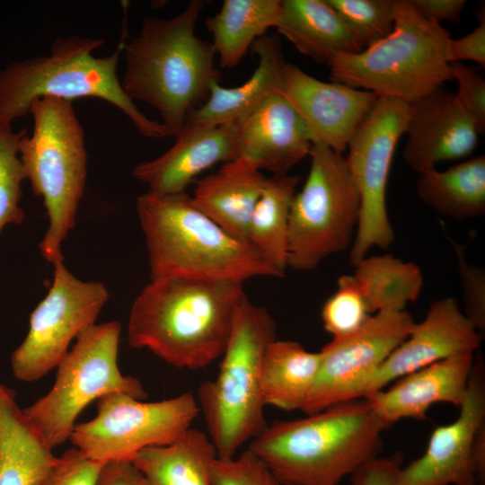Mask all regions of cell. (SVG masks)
Instances as JSON below:
<instances>
[{"label":"cell","instance_id":"6da1fadb","mask_svg":"<svg viewBox=\"0 0 485 485\" xmlns=\"http://www.w3.org/2000/svg\"><path fill=\"white\" fill-rule=\"evenodd\" d=\"M241 282L163 277L136 297L127 337L169 365L196 370L219 358L237 310L247 297Z\"/></svg>","mask_w":485,"mask_h":485},{"label":"cell","instance_id":"7a4b0ae2","mask_svg":"<svg viewBox=\"0 0 485 485\" xmlns=\"http://www.w3.org/2000/svg\"><path fill=\"white\" fill-rule=\"evenodd\" d=\"M204 5L192 0L173 17H147L139 34L124 42L121 86L132 101L158 111L170 137L181 131L207 99L210 85L219 82L213 44L196 34Z\"/></svg>","mask_w":485,"mask_h":485},{"label":"cell","instance_id":"3957f363","mask_svg":"<svg viewBox=\"0 0 485 485\" xmlns=\"http://www.w3.org/2000/svg\"><path fill=\"white\" fill-rule=\"evenodd\" d=\"M388 428L360 398L268 424L247 449L281 485H339L379 455Z\"/></svg>","mask_w":485,"mask_h":485},{"label":"cell","instance_id":"277c9868","mask_svg":"<svg viewBox=\"0 0 485 485\" xmlns=\"http://www.w3.org/2000/svg\"><path fill=\"white\" fill-rule=\"evenodd\" d=\"M146 238L150 279L181 277L243 283L279 278L248 241L237 239L208 217L186 192L146 191L137 198Z\"/></svg>","mask_w":485,"mask_h":485},{"label":"cell","instance_id":"5b68a950","mask_svg":"<svg viewBox=\"0 0 485 485\" xmlns=\"http://www.w3.org/2000/svg\"><path fill=\"white\" fill-rule=\"evenodd\" d=\"M104 43L103 39L77 35L58 38L48 55L14 61L0 69V118L12 123L29 114L32 101L41 97L71 101L91 97L120 110L145 137H170L163 124L146 117L121 86L117 66L124 41L111 54L94 57Z\"/></svg>","mask_w":485,"mask_h":485},{"label":"cell","instance_id":"8992f818","mask_svg":"<svg viewBox=\"0 0 485 485\" xmlns=\"http://www.w3.org/2000/svg\"><path fill=\"white\" fill-rule=\"evenodd\" d=\"M451 39L440 23L425 18L411 0H395L392 31L358 53L337 55L331 79L410 104L452 80Z\"/></svg>","mask_w":485,"mask_h":485},{"label":"cell","instance_id":"52a82bcc","mask_svg":"<svg viewBox=\"0 0 485 485\" xmlns=\"http://www.w3.org/2000/svg\"><path fill=\"white\" fill-rule=\"evenodd\" d=\"M274 340L273 318L246 297L235 314L216 378L202 383L196 396L218 458L235 456L268 425L260 369L266 348Z\"/></svg>","mask_w":485,"mask_h":485},{"label":"cell","instance_id":"ba28073f","mask_svg":"<svg viewBox=\"0 0 485 485\" xmlns=\"http://www.w3.org/2000/svg\"><path fill=\"white\" fill-rule=\"evenodd\" d=\"M31 135L19 143V158L33 193L41 197L48 227L39 247L54 265L64 261L62 243L75 227L87 177L84 128L71 101L41 97L32 101Z\"/></svg>","mask_w":485,"mask_h":485},{"label":"cell","instance_id":"9c48e42d","mask_svg":"<svg viewBox=\"0 0 485 485\" xmlns=\"http://www.w3.org/2000/svg\"><path fill=\"white\" fill-rule=\"evenodd\" d=\"M120 333L117 321L84 330L57 365L51 389L23 409L52 449L70 439L76 419L91 402L111 393L147 398L141 382L119 368Z\"/></svg>","mask_w":485,"mask_h":485},{"label":"cell","instance_id":"30bf717a","mask_svg":"<svg viewBox=\"0 0 485 485\" xmlns=\"http://www.w3.org/2000/svg\"><path fill=\"white\" fill-rule=\"evenodd\" d=\"M306 181L290 208L287 268L311 271L328 257L351 246L360 198L345 156L313 145Z\"/></svg>","mask_w":485,"mask_h":485},{"label":"cell","instance_id":"8fae6325","mask_svg":"<svg viewBox=\"0 0 485 485\" xmlns=\"http://www.w3.org/2000/svg\"><path fill=\"white\" fill-rule=\"evenodd\" d=\"M409 116L410 104L379 97L348 145L345 160L360 198L359 219L349 253L353 267L372 248L387 249L394 242L386 190L392 156Z\"/></svg>","mask_w":485,"mask_h":485},{"label":"cell","instance_id":"7c38bea8","mask_svg":"<svg viewBox=\"0 0 485 485\" xmlns=\"http://www.w3.org/2000/svg\"><path fill=\"white\" fill-rule=\"evenodd\" d=\"M97 401L95 417L76 424L69 440L89 458L103 463L130 461L142 449L176 441L199 414L190 392L158 401L111 393Z\"/></svg>","mask_w":485,"mask_h":485},{"label":"cell","instance_id":"4fadbf2b","mask_svg":"<svg viewBox=\"0 0 485 485\" xmlns=\"http://www.w3.org/2000/svg\"><path fill=\"white\" fill-rule=\"evenodd\" d=\"M53 268L48 292L31 312L28 333L10 357L13 375L21 382H36L57 368L72 340L95 324L109 298L102 283L80 280L64 261Z\"/></svg>","mask_w":485,"mask_h":485},{"label":"cell","instance_id":"5bb4252c","mask_svg":"<svg viewBox=\"0 0 485 485\" xmlns=\"http://www.w3.org/2000/svg\"><path fill=\"white\" fill-rule=\"evenodd\" d=\"M414 323L406 310L377 312L355 332L332 338L320 350L317 375L301 411L313 414L364 398L381 366L406 340Z\"/></svg>","mask_w":485,"mask_h":485},{"label":"cell","instance_id":"9a60e30c","mask_svg":"<svg viewBox=\"0 0 485 485\" xmlns=\"http://www.w3.org/2000/svg\"><path fill=\"white\" fill-rule=\"evenodd\" d=\"M453 422L436 427L425 453L402 467L400 485H484L485 366L475 357L465 400Z\"/></svg>","mask_w":485,"mask_h":485},{"label":"cell","instance_id":"2e32d148","mask_svg":"<svg viewBox=\"0 0 485 485\" xmlns=\"http://www.w3.org/2000/svg\"><path fill=\"white\" fill-rule=\"evenodd\" d=\"M281 93L305 123L313 145L343 153L378 100L369 91L318 80L286 63Z\"/></svg>","mask_w":485,"mask_h":485},{"label":"cell","instance_id":"e0dca14e","mask_svg":"<svg viewBox=\"0 0 485 485\" xmlns=\"http://www.w3.org/2000/svg\"><path fill=\"white\" fill-rule=\"evenodd\" d=\"M482 339L483 335L454 297L436 299L429 305L425 318L414 323L406 340L381 366L365 396L428 365L454 356L474 354Z\"/></svg>","mask_w":485,"mask_h":485},{"label":"cell","instance_id":"ac0fdd59","mask_svg":"<svg viewBox=\"0 0 485 485\" xmlns=\"http://www.w3.org/2000/svg\"><path fill=\"white\" fill-rule=\"evenodd\" d=\"M405 133L403 159L418 173L469 156L481 134L455 94L442 87L410 104Z\"/></svg>","mask_w":485,"mask_h":485},{"label":"cell","instance_id":"d6986e66","mask_svg":"<svg viewBox=\"0 0 485 485\" xmlns=\"http://www.w3.org/2000/svg\"><path fill=\"white\" fill-rule=\"evenodd\" d=\"M241 124L232 121L214 127L185 125L165 153L137 164L132 174L148 186L149 192H185L196 176L217 163H226L240 155Z\"/></svg>","mask_w":485,"mask_h":485},{"label":"cell","instance_id":"ffe728a7","mask_svg":"<svg viewBox=\"0 0 485 485\" xmlns=\"http://www.w3.org/2000/svg\"><path fill=\"white\" fill-rule=\"evenodd\" d=\"M474 358V354H463L436 362L364 398L388 427L403 419H425L436 403L460 408L466 397Z\"/></svg>","mask_w":485,"mask_h":485},{"label":"cell","instance_id":"44dd1931","mask_svg":"<svg viewBox=\"0 0 485 485\" xmlns=\"http://www.w3.org/2000/svg\"><path fill=\"white\" fill-rule=\"evenodd\" d=\"M240 155L272 175L287 174L313 146L307 127L281 93L264 100L241 124Z\"/></svg>","mask_w":485,"mask_h":485},{"label":"cell","instance_id":"7402d4cb","mask_svg":"<svg viewBox=\"0 0 485 485\" xmlns=\"http://www.w3.org/2000/svg\"><path fill=\"white\" fill-rule=\"evenodd\" d=\"M251 47L259 57L251 76L235 87L213 83L207 99L191 112L185 125L214 127L242 122L269 96L281 93L286 62L278 39L275 35L263 36Z\"/></svg>","mask_w":485,"mask_h":485},{"label":"cell","instance_id":"603a6c76","mask_svg":"<svg viewBox=\"0 0 485 485\" xmlns=\"http://www.w3.org/2000/svg\"><path fill=\"white\" fill-rule=\"evenodd\" d=\"M266 180L256 165L238 156L198 180L191 197L229 234L248 241L251 216Z\"/></svg>","mask_w":485,"mask_h":485},{"label":"cell","instance_id":"cb8c5ba5","mask_svg":"<svg viewBox=\"0 0 485 485\" xmlns=\"http://www.w3.org/2000/svg\"><path fill=\"white\" fill-rule=\"evenodd\" d=\"M0 381V485H45L58 457Z\"/></svg>","mask_w":485,"mask_h":485},{"label":"cell","instance_id":"d4e9b609","mask_svg":"<svg viewBox=\"0 0 485 485\" xmlns=\"http://www.w3.org/2000/svg\"><path fill=\"white\" fill-rule=\"evenodd\" d=\"M277 30L301 54L329 64L337 55L366 48L326 0H282Z\"/></svg>","mask_w":485,"mask_h":485},{"label":"cell","instance_id":"484cf974","mask_svg":"<svg viewBox=\"0 0 485 485\" xmlns=\"http://www.w3.org/2000/svg\"><path fill=\"white\" fill-rule=\"evenodd\" d=\"M216 457L208 435L191 427L176 441L142 449L130 461L140 473L139 485H212Z\"/></svg>","mask_w":485,"mask_h":485},{"label":"cell","instance_id":"4316f807","mask_svg":"<svg viewBox=\"0 0 485 485\" xmlns=\"http://www.w3.org/2000/svg\"><path fill=\"white\" fill-rule=\"evenodd\" d=\"M321 353L293 340H272L264 352L260 388L265 405L301 410L314 383Z\"/></svg>","mask_w":485,"mask_h":485},{"label":"cell","instance_id":"83f0119b","mask_svg":"<svg viewBox=\"0 0 485 485\" xmlns=\"http://www.w3.org/2000/svg\"><path fill=\"white\" fill-rule=\"evenodd\" d=\"M416 194L427 206L450 218L463 220L485 214V156L472 157L445 171L419 173Z\"/></svg>","mask_w":485,"mask_h":485},{"label":"cell","instance_id":"f1b7e54d","mask_svg":"<svg viewBox=\"0 0 485 485\" xmlns=\"http://www.w3.org/2000/svg\"><path fill=\"white\" fill-rule=\"evenodd\" d=\"M280 13V0H225L205 22L221 66H236L258 39L277 27Z\"/></svg>","mask_w":485,"mask_h":485},{"label":"cell","instance_id":"f546056e","mask_svg":"<svg viewBox=\"0 0 485 485\" xmlns=\"http://www.w3.org/2000/svg\"><path fill=\"white\" fill-rule=\"evenodd\" d=\"M299 181L297 175L267 177L250 220L248 241L279 278L287 269L289 214Z\"/></svg>","mask_w":485,"mask_h":485},{"label":"cell","instance_id":"4dcf8cb0","mask_svg":"<svg viewBox=\"0 0 485 485\" xmlns=\"http://www.w3.org/2000/svg\"><path fill=\"white\" fill-rule=\"evenodd\" d=\"M352 274L368 312H399L415 302L424 286L419 267L392 255L366 256Z\"/></svg>","mask_w":485,"mask_h":485},{"label":"cell","instance_id":"1f68e13d","mask_svg":"<svg viewBox=\"0 0 485 485\" xmlns=\"http://www.w3.org/2000/svg\"><path fill=\"white\" fill-rule=\"evenodd\" d=\"M26 133V128L15 132L11 122L0 118V233L5 225H20L24 220L20 201L25 175L19 158V143Z\"/></svg>","mask_w":485,"mask_h":485},{"label":"cell","instance_id":"d6a6232c","mask_svg":"<svg viewBox=\"0 0 485 485\" xmlns=\"http://www.w3.org/2000/svg\"><path fill=\"white\" fill-rule=\"evenodd\" d=\"M365 47L385 38L393 28L395 0H326Z\"/></svg>","mask_w":485,"mask_h":485},{"label":"cell","instance_id":"836d02e7","mask_svg":"<svg viewBox=\"0 0 485 485\" xmlns=\"http://www.w3.org/2000/svg\"><path fill=\"white\" fill-rule=\"evenodd\" d=\"M366 302L351 275L338 278L336 291L322 310V324L332 338H340L357 331L369 318Z\"/></svg>","mask_w":485,"mask_h":485},{"label":"cell","instance_id":"e575fe53","mask_svg":"<svg viewBox=\"0 0 485 485\" xmlns=\"http://www.w3.org/2000/svg\"><path fill=\"white\" fill-rule=\"evenodd\" d=\"M212 485H281L268 467L249 449L211 464Z\"/></svg>","mask_w":485,"mask_h":485},{"label":"cell","instance_id":"d590c367","mask_svg":"<svg viewBox=\"0 0 485 485\" xmlns=\"http://www.w3.org/2000/svg\"><path fill=\"white\" fill-rule=\"evenodd\" d=\"M453 247L463 296V313L483 335L485 331V270L470 264L465 245L448 238Z\"/></svg>","mask_w":485,"mask_h":485},{"label":"cell","instance_id":"8d00e7d4","mask_svg":"<svg viewBox=\"0 0 485 485\" xmlns=\"http://www.w3.org/2000/svg\"><path fill=\"white\" fill-rule=\"evenodd\" d=\"M450 73L457 83L456 99L482 134L485 130V80L482 75L462 62L450 63Z\"/></svg>","mask_w":485,"mask_h":485},{"label":"cell","instance_id":"74e56055","mask_svg":"<svg viewBox=\"0 0 485 485\" xmlns=\"http://www.w3.org/2000/svg\"><path fill=\"white\" fill-rule=\"evenodd\" d=\"M104 463L72 447L58 457L45 485H98Z\"/></svg>","mask_w":485,"mask_h":485},{"label":"cell","instance_id":"f35d334b","mask_svg":"<svg viewBox=\"0 0 485 485\" xmlns=\"http://www.w3.org/2000/svg\"><path fill=\"white\" fill-rule=\"evenodd\" d=\"M402 463L401 453L371 458L350 475L351 485H400Z\"/></svg>","mask_w":485,"mask_h":485},{"label":"cell","instance_id":"ab89813d","mask_svg":"<svg viewBox=\"0 0 485 485\" xmlns=\"http://www.w3.org/2000/svg\"><path fill=\"white\" fill-rule=\"evenodd\" d=\"M480 24L472 31L459 39H450L447 44L449 63L472 60L485 66V16L480 11Z\"/></svg>","mask_w":485,"mask_h":485},{"label":"cell","instance_id":"60d3db41","mask_svg":"<svg viewBox=\"0 0 485 485\" xmlns=\"http://www.w3.org/2000/svg\"><path fill=\"white\" fill-rule=\"evenodd\" d=\"M418 11L427 19L436 22H457L465 0H411Z\"/></svg>","mask_w":485,"mask_h":485},{"label":"cell","instance_id":"b9f144b4","mask_svg":"<svg viewBox=\"0 0 485 485\" xmlns=\"http://www.w3.org/2000/svg\"><path fill=\"white\" fill-rule=\"evenodd\" d=\"M140 473L131 461H110L104 463L98 485H139Z\"/></svg>","mask_w":485,"mask_h":485}]
</instances>
